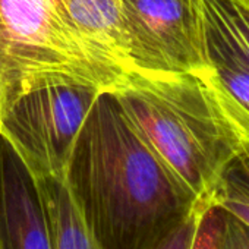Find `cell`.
<instances>
[{"label": "cell", "mask_w": 249, "mask_h": 249, "mask_svg": "<svg viewBox=\"0 0 249 249\" xmlns=\"http://www.w3.org/2000/svg\"><path fill=\"white\" fill-rule=\"evenodd\" d=\"M211 201L249 224V157L243 150L223 173Z\"/></svg>", "instance_id": "obj_10"}, {"label": "cell", "mask_w": 249, "mask_h": 249, "mask_svg": "<svg viewBox=\"0 0 249 249\" xmlns=\"http://www.w3.org/2000/svg\"><path fill=\"white\" fill-rule=\"evenodd\" d=\"M202 205H204V202L199 204V207L183 223H180L156 249H191L192 237L195 233L198 215H199Z\"/></svg>", "instance_id": "obj_14"}, {"label": "cell", "mask_w": 249, "mask_h": 249, "mask_svg": "<svg viewBox=\"0 0 249 249\" xmlns=\"http://www.w3.org/2000/svg\"><path fill=\"white\" fill-rule=\"evenodd\" d=\"M221 208L213 201L201 207L191 249H220Z\"/></svg>", "instance_id": "obj_12"}, {"label": "cell", "mask_w": 249, "mask_h": 249, "mask_svg": "<svg viewBox=\"0 0 249 249\" xmlns=\"http://www.w3.org/2000/svg\"><path fill=\"white\" fill-rule=\"evenodd\" d=\"M132 72L204 73L208 69L202 0H120Z\"/></svg>", "instance_id": "obj_5"}, {"label": "cell", "mask_w": 249, "mask_h": 249, "mask_svg": "<svg viewBox=\"0 0 249 249\" xmlns=\"http://www.w3.org/2000/svg\"><path fill=\"white\" fill-rule=\"evenodd\" d=\"M220 249H249V224L224 208H221Z\"/></svg>", "instance_id": "obj_13"}, {"label": "cell", "mask_w": 249, "mask_h": 249, "mask_svg": "<svg viewBox=\"0 0 249 249\" xmlns=\"http://www.w3.org/2000/svg\"><path fill=\"white\" fill-rule=\"evenodd\" d=\"M101 91L104 89L84 84H54L31 89L0 117V135L36 178L63 176L75 138Z\"/></svg>", "instance_id": "obj_4"}, {"label": "cell", "mask_w": 249, "mask_h": 249, "mask_svg": "<svg viewBox=\"0 0 249 249\" xmlns=\"http://www.w3.org/2000/svg\"><path fill=\"white\" fill-rule=\"evenodd\" d=\"M65 25L119 85L132 73L126 56L120 0H56Z\"/></svg>", "instance_id": "obj_7"}, {"label": "cell", "mask_w": 249, "mask_h": 249, "mask_svg": "<svg viewBox=\"0 0 249 249\" xmlns=\"http://www.w3.org/2000/svg\"><path fill=\"white\" fill-rule=\"evenodd\" d=\"M243 153L249 157V147H248V145H245V147H243Z\"/></svg>", "instance_id": "obj_16"}, {"label": "cell", "mask_w": 249, "mask_h": 249, "mask_svg": "<svg viewBox=\"0 0 249 249\" xmlns=\"http://www.w3.org/2000/svg\"><path fill=\"white\" fill-rule=\"evenodd\" d=\"M233 2H236L237 5H240V6H243V8H246L249 11V0H233Z\"/></svg>", "instance_id": "obj_15"}, {"label": "cell", "mask_w": 249, "mask_h": 249, "mask_svg": "<svg viewBox=\"0 0 249 249\" xmlns=\"http://www.w3.org/2000/svg\"><path fill=\"white\" fill-rule=\"evenodd\" d=\"M204 17L208 69L202 75L243 145L249 147V60L210 14L204 11Z\"/></svg>", "instance_id": "obj_8"}, {"label": "cell", "mask_w": 249, "mask_h": 249, "mask_svg": "<svg viewBox=\"0 0 249 249\" xmlns=\"http://www.w3.org/2000/svg\"><path fill=\"white\" fill-rule=\"evenodd\" d=\"M0 249H50L37 178L0 135Z\"/></svg>", "instance_id": "obj_6"}, {"label": "cell", "mask_w": 249, "mask_h": 249, "mask_svg": "<svg viewBox=\"0 0 249 249\" xmlns=\"http://www.w3.org/2000/svg\"><path fill=\"white\" fill-rule=\"evenodd\" d=\"M202 5L249 60V11L233 0H202Z\"/></svg>", "instance_id": "obj_11"}, {"label": "cell", "mask_w": 249, "mask_h": 249, "mask_svg": "<svg viewBox=\"0 0 249 249\" xmlns=\"http://www.w3.org/2000/svg\"><path fill=\"white\" fill-rule=\"evenodd\" d=\"M54 84L119 87L65 25L56 0H0V117L22 94Z\"/></svg>", "instance_id": "obj_3"}, {"label": "cell", "mask_w": 249, "mask_h": 249, "mask_svg": "<svg viewBox=\"0 0 249 249\" xmlns=\"http://www.w3.org/2000/svg\"><path fill=\"white\" fill-rule=\"evenodd\" d=\"M63 179L101 249H156L202 204L140 134L111 89L92 103Z\"/></svg>", "instance_id": "obj_1"}, {"label": "cell", "mask_w": 249, "mask_h": 249, "mask_svg": "<svg viewBox=\"0 0 249 249\" xmlns=\"http://www.w3.org/2000/svg\"><path fill=\"white\" fill-rule=\"evenodd\" d=\"M140 134L201 202H208L243 142L202 73L132 72L111 89Z\"/></svg>", "instance_id": "obj_2"}, {"label": "cell", "mask_w": 249, "mask_h": 249, "mask_svg": "<svg viewBox=\"0 0 249 249\" xmlns=\"http://www.w3.org/2000/svg\"><path fill=\"white\" fill-rule=\"evenodd\" d=\"M50 249H101L81 211L78 210L63 176H38Z\"/></svg>", "instance_id": "obj_9"}]
</instances>
